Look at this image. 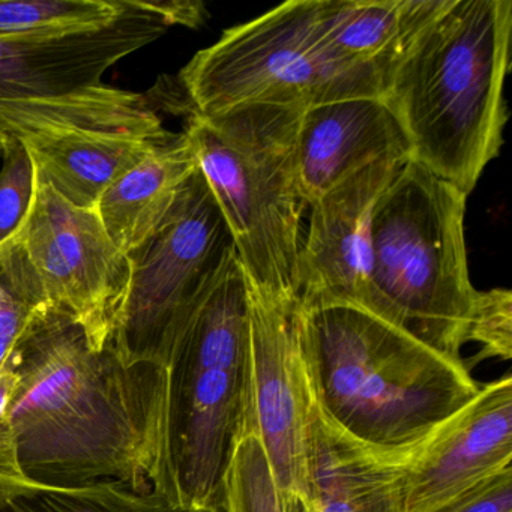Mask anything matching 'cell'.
<instances>
[{"instance_id":"1","label":"cell","mask_w":512,"mask_h":512,"mask_svg":"<svg viewBox=\"0 0 512 512\" xmlns=\"http://www.w3.org/2000/svg\"><path fill=\"white\" fill-rule=\"evenodd\" d=\"M7 364L5 424L17 469L46 484L119 481L157 490L166 368L92 346L68 314L35 308Z\"/></svg>"},{"instance_id":"2","label":"cell","mask_w":512,"mask_h":512,"mask_svg":"<svg viewBox=\"0 0 512 512\" xmlns=\"http://www.w3.org/2000/svg\"><path fill=\"white\" fill-rule=\"evenodd\" d=\"M511 38L509 0H436L383 83L410 160L466 196L502 149Z\"/></svg>"},{"instance_id":"3","label":"cell","mask_w":512,"mask_h":512,"mask_svg":"<svg viewBox=\"0 0 512 512\" xmlns=\"http://www.w3.org/2000/svg\"><path fill=\"white\" fill-rule=\"evenodd\" d=\"M299 308L311 398L332 424L380 454L409 460L481 388L463 359L364 305Z\"/></svg>"},{"instance_id":"4","label":"cell","mask_w":512,"mask_h":512,"mask_svg":"<svg viewBox=\"0 0 512 512\" xmlns=\"http://www.w3.org/2000/svg\"><path fill=\"white\" fill-rule=\"evenodd\" d=\"M247 412V278L233 251L194 308L166 367L157 491L173 512H224Z\"/></svg>"},{"instance_id":"5","label":"cell","mask_w":512,"mask_h":512,"mask_svg":"<svg viewBox=\"0 0 512 512\" xmlns=\"http://www.w3.org/2000/svg\"><path fill=\"white\" fill-rule=\"evenodd\" d=\"M467 196L409 160L377 200L361 305L461 359L478 290L470 283Z\"/></svg>"},{"instance_id":"6","label":"cell","mask_w":512,"mask_h":512,"mask_svg":"<svg viewBox=\"0 0 512 512\" xmlns=\"http://www.w3.org/2000/svg\"><path fill=\"white\" fill-rule=\"evenodd\" d=\"M301 113L274 106L191 112L184 131L245 275L281 298L298 299L296 266L308 208L295 170Z\"/></svg>"},{"instance_id":"7","label":"cell","mask_w":512,"mask_h":512,"mask_svg":"<svg viewBox=\"0 0 512 512\" xmlns=\"http://www.w3.org/2000/svg\"><path fill=\"white\" fill-rule=\"evenodd\" d=\"M386 71L337 52L320 0H292L224 31L182 68L193 112L215 115L247 106L292 107L382 97Z\"/></svg>"},{"instance_id":"8","label":"cell","mask_w":512,"mask_h":512,"mask_svg":"<svg viewBox=\"0 0 512 512\" xmlns=\"http://www.w3.org/2000/svg\"><path fill=\"white\" fill-rule=\"evenodd\" d=\"M0 130L26 149L38 181L80 208H95L119 176L175 137L145 95L103 82L5 101Z\"/></svg>"},{"instance_id":"9","label":"cell","mask_w":512,"mask_h":512,"mask_svg":"<svg viewBox=\"0 0 512 512\" xmlns=\"http://www.w3.org/2000/svg\"><path fill=\"white\" fill-rule=\"evenodd\" d=\"M0 280L28 307L73 317L103 349L130 289L131 263L97 209L73 205L37 179L22 223L0 244Z\"/></svg>"},{"instance_id":"10","label":"cell","mask_w":512,"mask_h":512,"mask_svg":"<svg viewBox=\"0 0 512 512\" xmlns=\"http://www.w3.org/2000/svg\"><path fill=\"white\" fill-rule=\"evenodd\" d=\"M235 251L197 170L166 223L130 254L131 281L112 344L125 364L166 368L194 308Z\"/></svg>"},{"instance_id":"11","label":"cell","mask_w":512,"mask_h":512,"mask_svg":"<svg viewBox=\"0 0 512 512\" xmlns=\"http://www.w3.org/2000/svg\"><path fill=\"white\" fill-rule=\"evenodd\" d=\"M247 290V434L262 443L281 494L299 499L313 401L302 355L301 308L298 299L263 292L248 278Z\"/></svg>"},{"instance_id":"12","label":"cell","mask_w":512,"mask_h":512,"mask_svg":"<svg viewBox=\"0 0 512 512\" xmlns=\"http://www.w3.org/2000/svg\"><path fill=\"white\" fill-rule=\"evenodd\" d=\"M167 29L143 0H128L124 16L107 28L0 37V104L98 85L113 65L160 40ZM8 140L0 130V151Z\"/></svg>"},{"instance_id":"13","label":"cell","mask_w":512,"mask_h":512,"mask_svg":"<svg viewBox=\"0 0 512 512\" xmlns=\"http://www.w3.org/2000/svg\"><path fill=\"white\" fill-rule=\"evenodd\" d=\"M403 161L379 160L310 206L296 266L299 304H361L370 260L371 218Z\"/></svg>"},{"instance_id":"14","label":"cell","mask_w":512,"mask_h":512,"mask_svg":"<svg viewBox=\"0 0 512 512\" xmlns=\"http://www.w3.org/2000/svg\"><path fill=\"white\" fill-rule=\"evenodd\" d=\"M512 466V377L485 383L478 394L404 464L406 512H428L482 479Z\"/></svg>"},{"instance_id":"15","label":"cell","mask_w":512,"mask_h":512,"mask_svg":"<svg viewBox=\"0 0 512 512\" xmlns=\"http://www.w3.org/2000/svg\"><path fill=\"white\" fill-rule=\"evenodd\" d=\"M379 160H410L406 136L382 97L344 98L302 110L295 170L308 208Z\"/></svg>"},{"instance_id":"16","label":"cell","mask_w":512,"mask_h":512,"mask_svg":"<svg viewBox=\"0 0 512 512\" xmlns=\"http://www.w3.org/2000/svg\"><path fill=\"white\" fill-rule=\"evenodd\" d=\"M347 436L311 401L304 512H406L404 464Z\"/></svg>"},{"instance_id":"17","label":"cell","mask_w":512,"mask_h":512,"mask_svg":"<svg viewBox=\"0 0 512 512\" xmlns=\"http://www.w3.org/2000/svg\"><path fill=\"white\" fill-rule=\"evenodd\" d=\"M197 170L193 149L182 133L149 152L104 191L95 209L125 256L166 223Z\"/></svg>"},{"instance_id":"18","label":"cell","mask_w":512,"mask_h":512,"mask_svg":"<svg viewBox=\"0 0 512 512\" xmlns=\"http://www.w3.org/2000/svg\"><path fill=\"white\" fill-rule=\"evenodd\" d=\"M0 512H173L155 488L119 481L58 485L23 475L11 454L7 424L0 422Z\"/></svg>"},{"instance_id":"19","label":"cell","mask_w":512,"mask_h":512,"mask_svg":"<svg viewBox=\"0 0 512 512\" xmlns=\"http://www.w3.org/2000/svg\"><path fill=\"white\" fill-rule=\"evenodd\" d=\"M320 2L326 35L337 52L350 61L376 65L386 73L401 44L436 5V0Z\"/></svg>"},{"instance_id":"20","label":"cell","mask_w":512,"mask_h":512,"mask_svg":"<svg viewBox=\"0 0 512 512\" xmlns=\"http://www.w3.org/2000/svg\"><path fill=\"white\" fill-rule=\"evenodd\" d=\"M127 10L128 0H0V37L95 31Z\"/></svg>"},{"instance_id":"21","label":"cell","mask_w":512,"mask_h":512,"mask_svg":"<svg viewBox=\"0 0 512 512\" xmlns=\"http://www.w3.org/2000/svg\"><path fill=\"white\" fill-rule=\"evenodd\" d=\"M224 512H284L283 494L254 434L242 437L233 455Z\"/></svg>"},{"instance_id":"22","label":"cell","mask_w":512,"mask_h":512,"mask_svg":"<svg viewBox=\"0 0 512 512\" xmlns=\"http://www.w3.org/2000/svg\"><path fill=\"white\" fill-rule=\"evenodd\" d=\"M0 155V244H4L31 206L37 173L28 152L16 140H8Z\"/></svg>"},{"instance_id":"23","label":"cell","mask_w":512,"mask_h":512,"mask_svg":"<svg viewBox=\"0 0 512 512\" xmlns=\"http://www.w3.org/2000/svg\"><path fill=\"white\" fill-rule=\"evenodd\" d=\"M467 341L481 344L478 359H511L512 293L508 289L479 292L470 317Z\"/></svg>"},{"instance_id":"24","label":"cell","mask_w":512,"mask_h":512,"mask_svg":"<svg viewBox=\"0 0 512 512\" xmlns=\"http://www.w3.org/2000/svg\"><path fill=\"white\" fill-rule=\"evenodd\" d=\"M428 512H512V466L482 479Z\"/></svg>"},{"instance_id":"25","label":"cell","mask_w":512,"mask_h":512,"mask_svg":"<svg viewBox=\"0 0 512 512\" xmlns=\"http://www.w3.org/2000/svg\"><path fill=\"white\" fill-rule=\"evenodd\" d=\"M34 310L19 301L0 280V370L7 365Z\"/></svg>"},{"instance_id":"26","label":"cell","mask_w":512,"mask_h":512,"mask_svg":"<svg viewBox=\"0 0 512 512\" xmlns=\"http://www.w3.org/2000/svg\"><path fill=\"white\" fill-rule=\"evenodd\" d=\"M143 2L149 10L158 14L169 25V28L179 25L196 29L208 19V10L202 2H193V0H167V2L143 0Z\"/></svg>"},{"instance_id":"27","label":"cell","mask_w":512,"mask_h":512,"mask_svg":"<svg viewBox=\"0 0 512 512\" xmlns=\"http://www.w3.org/2000/svg\"><path fill=\"white\" fill-rule=\"evenodd\" d=\"M17 386H19V374L10 364L5 365L0 370V422L7 418Z\"/></svg>"},{"instance_id":"28","label":"cell","mask_w":512,"mask_h":512,"mask_svg":"<svg viewBox=\"0 0 512 512\" xmlns=\"http://www.w3.org/2000/svg\"><path fill=\"white\" fill-rule=\"evenodd\" d=\"M283 509L284 512H304L301 502L298 497H284L283 496Z\"/></svg>"}]
</instances>
